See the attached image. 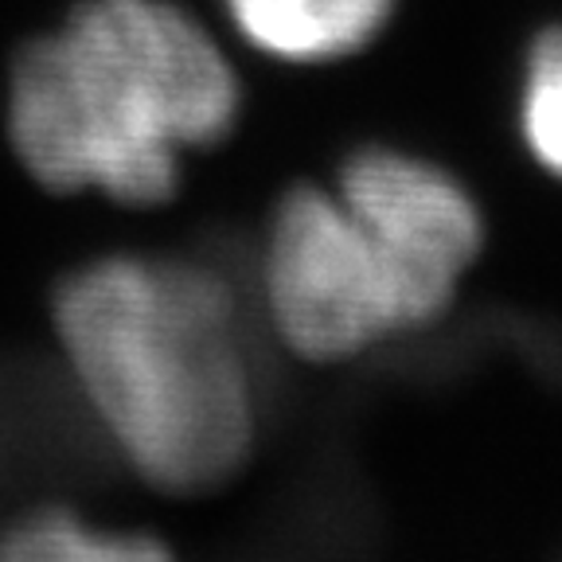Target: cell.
I'll use <instances>...</instances> for the list:
<instances>
[{
	"mask_svg": "<svg viewBox=\"0 0 562 562\" xmlns=\"http://www.w3.org/2000/svg\"><path fill=\"white\" fill-rule=\"evenodd\" d=\"M336 192L398 278L414 325L446 313L484 246L473 192L434 160L386 145L351 153Z\"/></svg>",
	"mask_w": 562,
	"mask_h": 562,
	"instance_id": "obj_4",
	"label": "cell"
},
{
	"mask_svg": "<svg viewBox=\"0 0 562 562\" xmlns=\"http://www.w3.org/2000/svg\"><path fill=\"white\" fill-rule=\"evenodd\" d=\"M398 0H227L243 40L285 63H336L363 52Z\"/></svg>",
	"mask_w": 562,
	"mask_h": 562,
	"instance_id": "obj_5",
	"label": "cell"
},
{
	"mask_svg": "<svg viewBox=\"0 0 562 562\" xmlns=\"http://www.w3.org/2000/svg\"><path fill=\"white\" fill-rule=\"evenodd\" d=\"M262 290L278 336L313 363L351 360L418 328L398 278L336 188L285 192L266 235Z\"/></svg>",
	"mask_w": 562,
	"mask_h": 562,
	"instance_id": "obj_3",
	"label": "cell"
},
{
	"mask_svg": "<svg viewBox=\"0 0 562 562\" xmlns=\"http://www.w3.org/2000/svg\"><path fill=\"white\" fill-rule=\"evenodd\" d=\"M516 125L527 157L562 180V24L539 35L524 63Z\"/></svg>",
	"mask_w": 562,
	"mask_h": 562,
	"instance_id": "obj_7",
	"label": "cell"
},
{
	"mask_svg": "<svg viewBox=\"0 0 562 562\" xmlns=\"http://www.w3.org/2000/svg\"><path fill=\"white\" fill-rule=\"evenodd\" d=\"M52 321L82 398L140 481L207 492L246 465L255 379L235 293L215 270L98 258L59 281Z\"/></svg>",
	"mask_w": 562,
	"mask_h": 562,
	"instance_id": "obj_1",
	"label": "cell"
},
{
	"mask_svg": "<svg viewBox=\"0 0 562 562\" xmlns=\"http://www.w3.org/2000/svg\"><path fill=\"white\" fill-rule=\"evenodd\" d=\"M238 117L227 55L168 0H82L59 32L12 67L9 137L52 192L165 203L180 157L207 149Z\"/></svg>",
	"mask_w": 562,
	"mask_h": 562,
	"instance_id": "obj_2",
	"label": "cell"
},
{
	"mask_svg": "<svg viewBox=\"0 0 562 562\" xmlns=\"http://www.w3.org/2000/svg\"><path fill=\"white\" fill-rule=\"evenodd\" d=\"M0 562H176L157 539L105 531L70 512H35L0 539Z\"/></svg>",
	"mask_w": 562,
	"mask_h": 562,
	"instance_id": "obj_6",
	"label": "cell"
}]
</instances>
